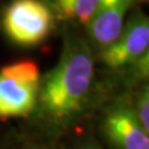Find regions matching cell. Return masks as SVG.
I'll list each match as a JSON object with an SVG mask.
<instances>
[{
  "label": "cell",
  "instance_id": "52a82bcc",
  "mask_svg": "<svg viewBox=\"0 0 149 149\" xmlns=\"http://www.w3.org/2000/svg\"><path fill=\"white\" fill-rule=\"evenodd\" d=\"M57 11L63 17L87 24L101 0H55Z\"/></svg>",
  "mask_w": 149,
  "mask_h": 149
},
{
  "label": "cell",
  "instance_id": "3957f363",
  "mask_svg": "<svg viewBox=\"0 0 149 149\" xmlns=\"http://www.w3.org/2000/svg\"><path fill=\"white\" fill-rule=\"evenodd\" d=\"M8 36L16 44H40L52 26L51 10L40 0H14L3 19Z\"/></svg>",
  "mask_w": 149,
  "mask_h": 149
},
{
  "label": "cell",
  "instance_id": "6da1fadb",
  "mask_svg": "<svg viewBox=\"0 0 149 149\" xmlns=\"http://www.w3.org/2000/svg\"><path fill=\"white\" fill-rule=\"evenodd\" d=\"M93 78V60L85 44H70L45 80L41 102L57 117H65L81 108Z\"/></svg>",
  "mask_w": 149,
  "mask_h": 149
},
{
  "label": "cell",
  "instance_id": "30bf717a",
  "mask_svg": "<svg viewBox=\"0 0 149 149\" xmlns=\"http://www.w3.org/2000/svg\"><path fill=\"white\" fill-rule=\"evenodd\" d=\"M138 1H148V0H138Z\"/></svg>",
  "mask_w": 149,
  "mask_h": 149
},
{
  "label": "cell",
  "instance_id": "277c9868",
  "mask_svg": "<svg viewBox=\"0 0 149 149\" xmlns=\"http://www.w3.org/2000/svg\"><path fill=\"white\" fill-rule=\"evenodd\" d=\"M149 47V21L143 14H137L123 26L119 36L106 46L102 58L107 66L118 68L134 62Z\"/></svg>",
  "mask_w": 149,
  "mask_h": 149
},
{
  "label": "cell",
  "instance_id": "ba28073f",
  "mask_svg": "<svg viewBox=\"0 0 149 149\" xmlns=\"http://www.w3.org/2000/svg\"><path fill=\"white\" fill-rule=\"evenodd\" d=\"M149 93L148 90L146 88V91H143L139 98V104H138V114L137 118L139 120V123L142 124V127L144 130H147L149 133Z\"/></svg>",
  "mask_w": 149,
  "mask_h": 149
},
{
  "label": "cell",
  "instance_id": "5b68a950",
  "mask_svg": "<svg viewBox=\"0 0 149 149\" xmlns=\"http://www.w3.org/2000/svg\"><path fill=\"white\" fill-rule=\"evenodd\" d=\"M130 4L132 0H101L87 21L90 36L97 45L106 47L119 36Z\"/></svg>",
  "mask_w": 149,
  "mask_h": 149
},
{
  "label": "cell",
  "instance_id": "8992f818",
  "mask_svg": "<svg viewBox=\"0 0 149 149\" xmlns=\"http://www.w3.org/2000/svg\"><path fill=\"white\" fill-rule=\"evenodd\" d=\"M106 133L118 149H149L148 132L137 116L128 108H119L108 114L104 123Z\"/></svg>",
  "mask_w": 149,
  "mask_h": 149
},
{
  "label": "cell",
  "instance_id": "7a4b0ae2",
  "mask_svg": "<svg viewBox=\"0 0 149 149\" xmlns=\"http://www.w3.org/2000/svg\"><path fill=\"white\" fill-rule=\"evenodd\" d=\"M40 72L31 61L9 65L0 71V117L30 113L36 103Z\"/></svg>",
  "mask_w": 149,
  "mask_h": 149
},
{
  "label": "cell",
  "instance_id": "9c48e42d",
  "mask_svg": "<svg viewBox=\"0 0 149 149\" xmlns=\"http://www.w3.org/2000/svg\"><path fill=\"white\" fill-rule=\"evenodd\" d=\"M86 149H98V148H96V147H90V148H86Z\"/></svg>",
  "mask_w": 149,
  "mask_h": 149
}]
</instances>
